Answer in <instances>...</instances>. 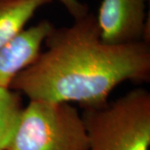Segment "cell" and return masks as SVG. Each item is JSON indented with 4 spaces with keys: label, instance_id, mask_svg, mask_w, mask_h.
Wrapping results in <instances>:
<instances>
[{
    "label": "cell",
    "instance_id": "4",
    "mask_svg": "<svg viewBox=\"0 0 150 150\" xmlns=\"http://www.w3.org/2000/svg\"><path fill=\"white\" fill-rule=\"evenodd\" d=\"M148 1L103 0L96 17L103 42L116 45L149 43Z\"/></svg>",
    "mask_w": 150,
    "mask_h": 150
},
{
    "label": "cell",
    "instance_id": "2",
    "mask_svg": "<svg viewBox=\"0 0 150 150\" xmlns=\"http://www.w3.org/2000/svg\"><path fill=\"white\" fill-rule=\"evenodd\" d=\"M88 150H149L150 93L136 88L81 113Z\"/></svg>",
    "mask_w": 150,
    "mask_h": 150
},
{
    "label": "cell",
    "instance_id": "6",
    "mask_svg": "<svg viewBox=\"0 0 150 150\" xmlns=\"http://www.w3.org/2000/svg\"><path fill=\"white\" fill-rule=\"evenodd\" d=\"M52 0H0V48L22 31L35 13Z\"/></svg>",
    "mask_w": 150,
    "mask_h": 150
},
{
    "label": "cell",
    "instance_id": "5",
    "mask_svg": "<svg viewBox=\"0 0 150 150\" xmlns=\"http://www.w3.org/2000/svg\"><path fill=\"white\" fill-rule=\"evenodd\" d=\"M54 28L51 22L44 19L23 28L0 48V88H9L17 76L36 61Z\"/></svg>",
    "mask_w": 150,
    "mask_h": 150
},
{
    "label": "cell",
    "instance_id": "7",
    "mask_svg": "<svg viewBox=\"0 0 150 150\" xmlns=\"http://www.w3.org/2000/svg\"><path fill=\"white\" fill-rule=\"evenodd\" d=\"M23 108L20 93L0 88V150H6L10 144Z\"/></svg>",
    "mask_w": 150,
    "mask_h": 150
},
{
    "label": "cell",
    "instance_id": "3",
    "mask_svg": "<svg viewBox=\"0 0 150 150\" xmlns=\"http://www.w3.org/2000/svg\"><path fill=\"white\" fill-rule=\"evenodd\" d=\"M6 150H88L82 115L69 103L29 100Z\"/></svg>",
    "mask_w": 150,
    "mask_h": 150
},
{
    "label": "cell",
    "instance_id": "8",
    "mask_svg": "<svg viewBox=\"0 0 150 150\" xmlns=\"http://www.w3.org/2000/svg\"><path fill=\"white\" fill-rule=\"evenodd\" d=\"M65 8L74 19H79L87 15L88 12V7L87 4L80 2L79 0H58Z\"/></svg>",
    "mask_w": 150,
    "mask_h": 150
},
{
    "label": "cell",
    "instance_id": "1",
    "mask_svg": "<svg viewBox=\"0 0 150 150\" xmlns=\"http://www.w3.org/2000/svg\"><path fill=\"white\" fill-rule=\"evenodd\" d=\"M44 44L47 50L9 88L29 100L77 103L83 109L100 107L123 82L150 79L149 43L103 42L90 13L70 26L54 27Z\"/></svg>",
    "mask_w": 150,
    "mask_h": 150
}]
</instances>
